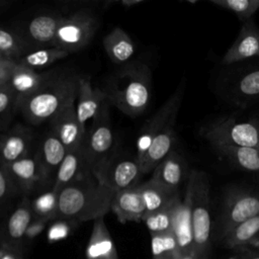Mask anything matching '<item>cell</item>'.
Instances as JSON below:
<instances>
[{
    "label": "cell",
    "mask_w": 259,
    "mask_h": 259,
    "mask_svg": "<svg viewBox=\"0 0 259 259\" xmlns=\"http://www.w3.org/2000/svg\"><path fill=\"white\" fill-rule=\"evenodd\" d=\"M102 90L111 105L130 117H138L151 100V69L139 61L130 62L109 76Z\"/></svg>",
    "instance_id": "6da1fadb"
},
{
    "label": "cell",
    "mask_w": 259,
    "mask_h": 259,
    "mask_svg": "<svg viewBox=\"0 0 259 259\" xmlns=\"http://www.w3.org/2000/svg\"><path fill=\"white\" fill-rule=\"evenodd\" d=\"M114 192L94 175L59 191L58 219L74 223L95 221L109 212Z\"/></svg>",
    "instance_id": "7a4b0ae2"
},
{
    "label": "cell",
    "mask_w": 259,
    "mask_h": 259,
    "mask_svg": "<svg viewBox=\"0 0 259 259\" xmlns=\"http://www.w3.org/2000/svg\"><path fill=\"white\" fill-rule=\"evenodd\" d=\"M79 76L72 72H49L40 88L18 108L25 120L33 125L50 122L64 107L75 101Z\"/></svg>",
    "instance_id": "3957f363"
},
{
    "label": "cell",
    "mask_w": 259,
    "mask_h": 259,
    "mask_svg": "<svg viewBox=\"0 0 259 259\" xmlns=\"http://www.w3.org/2000/svg\"><path fill=\"white\" fill-rule=\"evenodd\" d=\"M186 184L191 190V221L194 252L197 259H209L212 225L208 177L203 171L190 170Z\"/></svg>",
    "instance_id": "277c9868"
},
{
    "label": "cell",
    "mask_w": 259,
    "mask_h": 259,
    "mask_svg": "<svg viewBox=\"0 0 259 259\" xmlns=\"http://www.w3.org/2000/svg\"><path fill=\"white\" fill-rule=\"evenodd\" d=\"M258 213V191L238 186L229 187L224 194L215 238L222 241L235 228Z\"/></svg>",
    "instance_id": "5b68a950"
},
{
    "label": "cell",
    "mask_w": 259,
    "mask_h": 259,
    "mask_svg": "<svg viewBox=\"0 0 259 259\" xmlns=\"http://www.w3.org/2000/svg\"><path fill=\"white\" fill-rule=\"evenodd\" d=\"M200 134L210 145L259 149V119L223 117L204 125Z\"/></svg>",
    "instance_id": "8992f818"
},
{
    "label": "cell",
    "mask_w": 259,
    "mask_h": 259,
    "mask_svg": "<svg viewBox=\"0 0 259 259\" xmlns=\"http://www.w3.org/2000/svg\"><path fill=\"white\" fill-rule=\"evenodd\" d=\"M84 151L90 170L97 178L104 166L117 153L108 109L91 122L87 130Z\"/></svg>",
    "instance_id": "52a82bcc"
},
{
    "label": "cell",
    "mask_w": 259,
    "mask_h": 259,
    "mask_svg": "<svg viewBox=\"0 0 259 259\" xmlns=\"http://www.w3.org/2000/svg\"><path fill=\"white\" fill-rule=\"evenodd\" d=\"M98 26L97 17L86 10L64 16L58 27L54 47L69 54L80 51L92 40Z\"/></svg>",
    "instance_id": "ba28073f"
},
{
    "label": "cell",
    "mask_w": 259,
    "mask_h": 259,
    "mask_svg": "<svg viewBox=\"0 0 259 259\" xmlns=\"http://www.w3.org/2000/svg\"><path fill=\"white\" fill-rule=\"evenodd\" d=\"M185 91V80L182 79L176 90L171 94L167 101L159 108V110L142 126L137 140L136 156L142 163L155 137L166 126L175 124L178 111L182 102Z\"/></svg>",
    "instance_id": "9c48e42d"
},
{
    "label": "cell",
    "mask_w": 259,
    "mask_h": 259,
    "mask_svg": "<svg viewBox=\"0 0 259 259\" xmlns=\"http://www.w3.org/2000/svg\"><path fill=\"white\" fill-rule=\"evenodd\" d=\"M144 175L136 156L126 152H117L104 166L97 180L113 192L133 188L141 184Z\"/></svg>",
    "instance_id": "30bf717a"
},
{
    "label": "cell",
    "mask_w": 259,
    "mask_h": 259,
    "mask_svg": "<svg viewBox=\"0 0 259 259\" xmlns=\"http://www.w3.org/2000/svg\"><path fill=\"white\" fill-rule=\"evenodd\" d=\"M18 190L23 196L38 194L53 185L49 181L35 152L6 166Z\"/></svg>",
    "instance_id": "8fae6325"
},
{
    "label": "cell",
    "mask_w": 259,
    "mask_h": 259,
    "mask_svg": "<svg viewBox=\"0 0 259 259\" xmlns=\"http://www.w3.org/2000/svg\"><path fill=\"white\" fill-rule=\"evenodd\" d=\"M35 136L31 128L15 124L0 134V164L8 166L35 152Z\"/></svg>",
    "instance_id": "7c38bea8"
},
{
    "label": "cell",
    "mask_w": 259,
    "mask_h": 259,
    "mask_svg": "<svg viewBox=\"0 0 259 259\" xmlns=\"http://www.w3.org/2000/svg\"><path fill=\"white\" fill-rule=\"evenodd\" d=\"M76 112L81 125L87 130V123L95 120L108 109L109 102L104 91L94 87L90 79L79 77L77 92Z\"/></svg>",
    "instance_id": "4fadbf2b"
},
{
    "label": "cell",
    "mask_w": 259,
    "mask_h": 259,
    "mask_svg": "<svg viewBox=\"0 0 259 259\" xmlns=\"http://www.w3.org/2000/svg\"><path fill=\"white\" fill-rule=\"evenodd\" d=\"M75 103L76 100L70 102L49 122L51 131L61 140L67 152L82 147L87 134L79 122Z\"/></svg>",
    "instance_id": "5bb4252c"
},
{
    "label": "cell",
    "mask_w": 259,
    "mask_h": 259,
    "mask_svg": "<svg viewBox=\"0 0 259 259\" xmlns=\"http://www.w3.org/2000/svg\"><path fill=\"white\" fill-rule=\"evenodd\" d=\"M259 57V28L253 19L242 23L235 41L222 59L224 65H232Z\"/></svg>",
    "instance_id": "9a60e30c"
},
{
    "label": "cell",
    "mask_w": 259,
    "mask_h": 259,
    "mask_svg": "<svg viewBox=\"0 0 259 259\" xmlns=\"http://www.w3.org/2000/svg\"><path fill=\"white\" fill-rule=\"evenodd\" d=\"M189 172L184 156L176 148L153 170L151 179L172 191L179 192Z\"/></svg>",
    "instance_id": "2e32d148"
},
{
    "label": "cell",
    "mask_w": 259,
    "mask_h": 259,
    "mask_svg": "<svg viewBox=\"0 0 259 259\" xmlns=\"http://www.w3.org/2000/svg\"><path fill=\"white\" fill-rule=\"evenodd\" d=\"M93 175L84 151V145L68 151L57 172L53 188L60 191L64 187Z\"/></svg>",
    "instance_id": "e0dca14e"
},
{
    "label": "cell",
    "mask_w": 259,
    "mask_h": 259,
    "mask_svg": "<svg viewBox=\"0 0 259 259\" xmlns=\"http://www.w3.org/2000/svg\"><path fill=\"white\" fill-rule=\"evenodd\" d=\"M33 220L30 200L23 196L22 200L13 209L6 220L3 229L2 247H11L19 249V246L25 240L26 230Z\"/></svg>",
    "instance_id": "ac0fdd59"
},
{
    "label": "cell",
    "mask_w": 259,
    "mask_h": 259,
    "mask_svg": "<svg viewBox=\"0 0 259 259\" xmlns=\"http://www.w3.org/2000/svg\"><path fill=\"white\" fill-rule=\"evenodd\" d=\"M139 185L114 192L110 210L121 224L141 222L146 214V207Z\"/></svg>",
    "instance_id": "d6986e66"
},
{
    "label": "cell",
    "mask_w": 259,
    "mask_h": 259,
    "mask_svg": "<svg viewBox=\"0 0 259 259\" xmlns=\"http://www.w3.org/2000/svg\"><path fill=\"white\" fill-rule=\"evenodd\" d=\"M35 154L49 181L54 185L59 167L67 154V149L61 140L50 130L40 140Z\"/></svg>",
    "instance_id": "ffe728a7"
},
{
    "label": "cell",
    "mask_w": 259,
    "mask_h": 259,
    "mask_svg": "<svg viewBox=\"0 0 259 259\" xmlns=\"http://www.w3.org/2000/svg\"><path fill=\"white\" fill-rule=\"evenodd\" d=\"M48 75L49 72L38 73L36 70L25 67L19 63L15 64L7 85L16 96L18 108L25 99L40 88L47 80Z\"/></svg>",
    "instance_id": "44dd1931"
},
{
    "label": "cell",
    "mask_w": 259,
    "mask_h": 259,
    "mask_svg": "<svg viewBox=\"0 0 259 259\" xmlns=\"http://www.w3.org/2000/svg\"><path fill=\"white\" fill-rule=\"evenodd\" d=\"M172 233L177 241L180 254L194 251L191 221V190L187 184L184 197L176 208Z\"/></svg>",
    "instance_id": "7402d4cb"
},
{
    "label": "cell",
    "mask_w": 259,
    "mask_h": 259,
    "mask_svg": "<svg viewBox=\"0 0 259 259\" xmlns=\"http://www.w3.org/2000/svg\"><path fill=\"white\" fill-rule=\"evenodd\" d=\"M86 259H119L115 244L105 225L104 218L93 222L85 250Z\"/></svg>",
    "instance_id": "603a6c76"
},
{
    "label": "cell",
    "mask_w": 259,
    "mask_h": 259,
    "mask_svg": "<svg viewBox=\"0 0 259 259\" xmlns=\"http://www.w3.org/2000/svg\"><path fill=\"white\" fill-rule=\"evenodd\" d=\"M59 13H44L31 18L26 27L28 38L37 48L54 47L58 27L63 19Z\"/></svg>",
    "instance_id": "cb8c5ba5"
},
{
    "label": "cell",
    "mask_w": 259,
    "mask_h": 259,
    "mask_svg": "<svg viewBox=\"0 0 259 259\" xmlns=\"http://www.w3.org/2000/svg\"><path fill=\"white\" fill-rule=\"evenodd\" d=\"M177 134L174 124L166 126L153 140L141 166L144 174L153 172V170L173 151L176 149Z\"/></svg>",
    "instance_id": "d4e9b609"
},
{
    "label": "cell",
    "mask_w": 259,
    "mask_h": 259,
    "mask_svg": "<svg viewBox=\"0 0 259 259\" xmlns=\"http://www.w3.org/2000/svg\"><path fill=\"white\" fill-rule=\"evenodd\" d=\"M103 48L107 57L116 65H125L133 59L136 46L131 36L120 27H114L103 38Z\"/></svg>",
    "instance_id": "484cf974"
},
{
    "label": "cell",
    "mask_w": 259,
    "mask_h": 259,
    "mask_svg": "<svg viewBox=\"0 0 259 259\" xmlns=\"http://www.w3.org/2000/svg\"><path fill=\"white\" fill-rule=\"evenodd\" d=\"M139 188L145 203L146 213L159 210L180 197L179 192L172 191L151 178L142 182Z\"/></svg>",
    "instance_id": "4316f807"
},
{
    "label": "cell",
    "mask_w": 259,
    "mask_h": 259,
    "mask_svg": "<svg viewBox=\"0 0 259 259\" xmlns=\"http://www.w3.org/2000/svg\"><path fill=\"white\" fill-rule=\"evenodd\" d=\"M217 153L228 159L241 170L256 172L259 175V149L240 148L226 145H211Z\"/></svg>",
    "instance_id": "83f0119b"
},
{
    "label": "cell",
    "mask_w": 259,
    "mask_h": 259,
    "mask_svg": "<svg viewBox=\"0 0 259 259\" xmlns=\"http://www.w3.org/2000/svg\"><path fill=\"white\" fill-rule=\"evenodd\" d=\"M221 242L232 249L259 245V213L235 228Z\"/></svg>",
    "instance_id": "f1b7e54d"
},
{
    "label": "cell",
    "mask_w": 259,
    "mask_h": 259,
    "mask_svg": "<svg viewBox=\"0 0 259 259\" xmlns=\"http://www.w3.org/2000/svg\"><path fill=\"white\" fill-rule=\"evenodd\" d=\"M181 199L182 198L179 197L173 202H171L170 204H168L167 206L159 210L145 214L143 222L145 223L151 235L165 234V233L172 232L176 208L179 202L181 201Z\"/></svg>",
    "instance_id": "f546056e"
},
{
    "label": "cell",
    "mask_w": 259,
    "mask_h": 259,
    "mask_svg": "<svg viewBox=\"0 0 259 259\" xmlns=\"http://www.w3.org/2000/svg\"><path fill=\"white\" fill-rule=\"evenodd\" d=\"M69 53L57 48V47H48V48H36L33 51L26 52L17 63L31 68L33 70L45 68L50 65H53L57 61L67 57Z\"/></svg>",
    "instance_id": "4dcf8cb0"
},
{
    "label": "cell",
    "mask_w": 259,
    "mask_h": 259,
    "mask_svg": "<svg viewBox=\"0 0 259 259\" xmlns=\"http://www.w3.org/2000/svg\"><path fill=\"white\" fill-rule=\"evenodd\" d=\"M59 191L49 188L34 196L30 201L33 219H44L52 221L58 219Z\"/></svg>",
    "instance_id": "1f68e13d"
},
{
    "label": "cell",
    "mask_w": 259,
    "mask_h": 259,
    "mask_svg": "<svg viewBox=\"0 0 259 259\" xmlns=\"http://www.w3.org/2000/svg\"><path fill=\"white\" fill-rule=\"evenodd\" d=\"M152 259H178L180 250L174 234L151 235Z\"/></svg>",
    "instance_id": "d6a6232c"
},
{
    "label": "cell",
    "mask_w": 259,
    "mask_h": 259,
    "mask_svg": "<svg viewBox=\"0 0 259 259\" xmlns=\"http://www.w3.org/2000/svg\"><path fill=\"white\" fill-rule=\"evenodd\" d=\"M209 2L217 7L231 11L242 23L252 19L259 10V0H210Z\"/></svg>",
    "instance_id": "836d02e7"
},
{
    "label": "cell",
    "mask_w": 259,
    "mask_h": 259,
    "mask_svg": "<svg viewBox=\"0 0 259 259\" xmlns=\"http://www.w3.org/2000/svg\"><path fill=\"white\" fill-rule=\"evenodd\" d=\"M25 53V45L21 38L12 31L0 28V56L17 63Z\"/></svg>",
    "instance_id": "e575fe53"
},
{
    "label": "cell",
    "mask_w": 259,
    "mask_h": 259,
    "mask_svg": "<svg viewBox=\"0 0 259 259\" xmlns=\"http://www.w3.org/2000/svg\"><path fill=\"white\" fill-rule=\"evenodd\" d=\"M235 92L240 98L252 99L259 97V67L252 68L238 78Z\"/></svg>",
    "instance_id": "d590c367"
},
{
    "label": "cell",
    "mask_w": 259,
    "mask_h": 259,
    "mask_svg": "<svg viewBox=\"0 0 259 259\" xmlns=\"http://www.w3.org/2000/svg\"><path fill=\"white\" fill-rule=\"evenodd\" d=\"M18 110L15 94L9 86H0V134L7 130L13 114Z\"/></svg>",
    "instance_id": "8d00e7d4"
},
{
    "label": "cell",
    "mask_w": 259,
    "mask_h": 259,
    "mask_svg": "<svg viewBox=\"0 0 259 259\" xmlns=\"http://www.w3.org/2000/svg\"><path fill=\"white\" fill-rule=\"evenodd\" d=\"M19 193L7 167L0 164V205L6 203L15 194Z\"/></svg>",
    "instance_id": "74e56055"
},
{
    "label": "cell",
    "mask_w": 259,
    "mask_h": 259,
    "mask_svg": "<svg viewBox=\"0 0 259 259\" xmlns=\"http://www.w3.org/2000/svg\"><path fill=\"white\" fill-rule=\"evenodd\" d=\"M72 224H76V223L58 219V221L55 222L49 229V232H48L49 242L53 243V242H57L67 238L72 231V228H71Z\"/></svg>",
    "instance_id": "f35d334b"
},
{
    "label": "cell",
    "mask_w": 259,
    "mask_h": 259,
    "mask_svg": "<svg viewBox=\"0 0 259 259\" xmlns=\"http://www.w3.org/2000/svg\"><path fill=\"white\" fill-rule=\"evenodd\" d=\"M15 64L16 62L0 56V86L6 85L8 83Z\"/></svg>",
    "instance_id": "ab89813d"
},
{
    "label": "cell",
    "mask_w": 259,
    "mask_h": 259,
    "mask_svg": "<svg viewBox=\"0 0 259 259\" xmlns=\"http://www.w3.org/2000/svg\"><path fill=\"white\" fill-rule=\"evenodd\" d=\"M48 222L49 221L44 219H33L26 230L25 240H32L33 238L38 236L46 228V225Z\"/></svg>",
    "instance_id": "60d3db41"
},
{
    "label": "cell",
    "mask_w": 259,
    "mask_h": 259,
    "mask_svg": "<svg viewBox=\"0 0 259 259\" xmlns=\"http://www.w3.org/2000/svg\"><path fill=\"white\" fill-rule=\"evenodd\" d=\"M237 254L234 259H259V245L244 246L237 248Z\"/></svg>",
    "instance_id": "b9f144b4"
},
{
    "label": "cell",
    "mask_w": 259,
    "mask_h": 259,
    "mask_svg": "<svg viewBox=\"0 0 259 259\" xmlns=\"http://www.w3.org/2000/svg\"><path fill=\"white\" fill-rule=\"evenodd\" d=\"M0 259H23V258L19 249L1 246Z\"/></svg>",
    "instance_id": "7bdbcfd3"
},
{
    "label": "cell",
    "mask_w": 259,
    "mask_h": 259,
    "mask_svg": "<svg viewBox=\"0 0 259 259\" xmlns=\"http://www.w3.org/2000/svg\"><path fill=\"white\" fill-rule=\"evenodd\" d=\"M142 2L143 0H109L104 3V8H108L111 5H119L122 8H131Z\"/></svg>",
    "instance_id": "ee69618b"
},
{
    "label": "cell",
    "mask_w": 259,
    "mask_h": 259,
    "mask_svg": "<svg viewBox=\"0 0 259 259\" xmlns=\"http://www.w3.org/2000/svg\"><path fill=\"white\" fill-rule=\"evenodd\" d=\"M178 259H197L195 252L191 251V252H187V253H182L179 255Z\"/></svg>",
    "instance_id": "f6af8a7d"
},
{
    "label": "cell",
    "mask_w": 259,
    "mask_h": 259,
    "mask_svg": "<svg viewBox=\"0 0 259 259\" xmlns=\"http://www.w3.org/2000/svg\"><path fill=\"white\" fill-rule=\"evenodd\" d=\"M258 179H259V175H258Z\"/></svg>",
    "instance_id": "bcb514c9"
}]
</instances>
